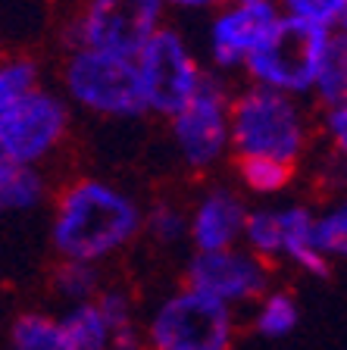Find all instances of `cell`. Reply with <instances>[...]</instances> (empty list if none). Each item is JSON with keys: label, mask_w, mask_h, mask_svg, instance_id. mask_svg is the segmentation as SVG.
<instances>
[{"label": "cell", "mask_w": 347, "mask_h": 350, "mask_svg": "<svg viewBox=\"0 0 347 350\" xmlns=\"http://www.w3.org/2000/svg\"><path fill=\"white\" fill-rule=\"evenodd\" d=\"M144 228V213L125 191L103 178H79L66 185L53 206L51 241L60 260H110Z\"/></svg>", "instance_id": "1"}, {"label": "cell", "mask_w": 347, "mask_h": 350, "mask_svg": "<svg viewBox=\"0 0 347 350\" xmlns=\"http://www.w3.org/2000/svg\"><path fill=\"white\" fill-rule=\"evenodd\" d=\"M307 150V116L297 97L250 85L231 100V153L294 166Z\"/></svg>", "instance_id": "2"}, {"label": "cell", "mask_w": 347, "mask_h": 350, "mask_svg": "<svg viewBox=\"0 0 347 350\" xmlns=\"http://www.w3.org/2000/svg\"><path fill=\"white\" fill-rule=\"evenodd\" d=\"M63 91L75 107L103 119L147 116V94L138 59L79 47L63 66Z\"/></svg>", "instance_id": "3"}, {"label": "cell", "mask_w": 347, "mask_h": 350, "mask_svg": "<svg viewBox=\"0 0 347 350\" xmlns=\"http://www.w3.org/2000/svg\"><path fill=\"white\" fill-rule=\"evenodd\" d=\"M329 41H332L329 29H319L313 22L294 19V16H282L272 35L250 53L244 72L250 85L269 88L279 94H313Z\"/></svg>", "instance_id": "4"}, {"label": "cell", "mask_w": 347, "mask_h": 350, "mask_svg": "<svg viewBox=\"0 0 347 350\" xmlns=\"http://www.w3.org/2000/svg\"><path fill=\"white\" fill-rule=\"evenodd\" d=\"M144 332L151 350H229L235 310L185 284L153 310Z\"/></svg>", "instance_id": "5"}, {"label": "cell", "mask_w": 347, "mask_h": 350, "mask_svg": "<svg viewBox=\"0 0 347 350\" xmlns=\"http://www.w3.org/2000/svg\"><path fill=\"white\" fill-rule=\"evenodd\" d=\"M163 10L166 0H88L73 22V51L91 47L138 59V53L163 29Z\"/></svg>", "instance_id": "6"}, {"label": "cell", "mask_w": 347, "mask_h": 350, "mask_svg": "<svg viewBox=\"0 0 347 350\" xmlns=\"http://www.w3.org/2000/svg\"><path fill=\"white\" fill-rule=\"evenodd\" d=\"M231 100L222 75L207 72L188 107L169 119L172 144L188 169H213L231 153Z\"/></svg>", "instance_id": "7"}, {"label": "cell", "mask_w": 347, "mask_h": 350, "mask_svg": "<svg viewBox=\"0 0 347 350\" xmlns=\"http://www.w3.org/2000/svg\"><path fill=\"white\" fill-rule=\"evenodd\" d=\"M69 131V107L60 94L38 88L35 94L0 107V160L38 166Z\"/></svg>", "instance_id": "8"}, {"label": "cell", "mask_w": 347, "mask_h": 350, "mask_svg": "<svg viewBox=\"0 0 347 350\" xmlns=\"http://www.w3.org/2000/svg\"><path fill=\"white\" fill-rule=\"evenodd\" d=\"M138 69H141L151 113L166 119L188 107V100L201 91L203 75H207L191 53L188 41L169 25H163L144 51L138 53Z\"/></svg>", "instance_id": "9"}, {"label": "cell", "mask_w": 347, "mask_h": 350, "mask_svg": "<svg viewBox=\"0 0 347 350\" xmlns=\"http://www.w3.org/2000/svg\"><path fill=\"white\" fill-rule=\"evenodd\" d=\"M185 282H188V288L231 306V310L244 304H257L263 294L272 291L266 260H260L247 247L194 254L188 260Z\"/></svg>", "instance_id": "10"}, {"label": "cell", "mask_w": 347, "mask_h": 350, "mask_svg": "<svg viewBox=\"0 0 347 350\" xmlns=\"http://www.w3.org/2000/svg\"><path fill=\"white\" fill-rule=\"evenodd\" d=\"M279 0H250V3H222L210 22V59L213 72L244 69L250 53L272 35L282 19Z\"/></svg>", "instance_id": "11"}, {"label": "cell", "mask_w": 347, "mask_h": 350, "mask_svg": "<svg viewBox=\"0 0 347 350\" xmlns=\"http://www.w3.org/2000/svg\"><path fill=\"white\" fill-rule=\"evenodd\" d=\"M250 206L235 188L216 185L197 200L191 210V234L194 254H213V250H231L244 241V226Z\"/></svg>", "instance_id": "12"}, {"label": "cell", "mask_w": 347, "mask_h": 350, "mask_svg": "<svg viewBox=\"0 0 347 350\" xmlns=\"http://www.w3.org/2000/svg\"><path fill=\"white\" fill-rule=\"evenodd\" d=\"M282 260L316 278L332 269V260L316 244V213L310 206H282Z\"/></svg>", "instance_id": "13"}, {"label": "cell", "mask_w": 347, "mask_h": 350, "mask_svg": "<svg viewBox=\"0 0 347 350\" xmlns=\"http://www.w3.org/2000/svg\"><path fill=\"white\" fill-rule=\"evenodd\" d=\"M10 347L13 350H79L73 335L66 332L63 319L41 310L19 313L10 325Z\"/></svg>", "instance_id": "14"}, {"label": "cell", "mask_w": 347, "mask_h": 350, "mask_svg": "<svg viewBox=\"0 0 347 350\" xmlns=\"http://www.w3.org/2000/svg\"><path fill=\"white\" fill-rule=\"evenodd\" d=\"M47 197V178L38 166L0 160V206L10 213L38 210Z\"/></svg>", "instance_id": "15"}, {"label": "cell", "mask_w": 347, "mask_h": 350, "mask_svg": "<svg viewBox=\"0 0 347 350\" xmlns=\"http://www.w3.org/2000/svg\"><path fill=\"white\" fill-rule=\"evenodd\" d=\"M253 332L260 338H285L300 322L297 300L288 291H269L253 304Z\"/></svg>", "instance_id": "16"}, {"label": "cell", "mask_w": 347, "mask_h": 350, "mask_svg": "<svg viewBox=\"0 0 347 350\" xmlns=\"http://www.w3.org/2000/svg\"><path fill=\"white\" fill-rule=\"evenodd\" d=\"M60 319H63L66 332L73 335V341L79 344V350H110L113 328H110V322L103 319L97 300L69 306Z\"/></svg>", "instance_id": "17"}, {"label": "cell", "mask_w": 347, "mask_h": 350, "mask_svg": "<svg viewBox=\"0 0 347 350\" xmlns=\"http://www.w3.org/2000/svg\"><path fill=\"white\" fill-rule=\"evenodd\" d=\"M313 94L326 107L347 100V31H332V41H329L326 59H322V69H319V79Z\"/></svg>", "instance_id": "18"}, {"label": "cell", "mask_w": 347, "mask_h": 350, "mask_svg": "<svg viewBox=\"0 0 347 350\" xmlns=\"http://www.w3.org/2000/svg\"><path fill=\"white\" fill-rule=\"evenodd\" d=\"M53 291L69 306L88 304V300L101 297V269L97 262H81V260H60L57 272H53Z\"/></svg>", "instance_id": "19"}, {"label": "cell", "mask_w": 347, "mask_h": 350, "mask_svg": "<svg viewBox=\"0 0 347 350\" xmlns=\"http://www.w3.org/2000/svg\"><path fill=\"white\" fill-rule=\"evenodd\" d=\"M244 247L260 260L282 256V210H269V206L250 210L244 226Z\"/></svg>", "instance_id": "20"}, {"label": "cell", "mask_w": 347, "mask_h": 350, "mask_svg": "<svg viewBox=\"0 0 347 350\" xmlns=\"http://www.w3.org/2000/svg\"><path fill=\"white\" fill-rule=\"evenodd\" d=\"M238 178L253 194H279L291 185L294 166L282 160H266V157H247V160H238Z\"/></svg>", "instance_id": "21"}, {"label": "cell", "mask_w": 347, "mask_h": 350, "mask_svg": "<svg viewBox=\"0 0 347 350\" xmlns=\"http://www.w3.org/2000/svg\"><path fill=\"white\" fill-rule=\"evenodd\" d=\"M316 244L329 260H347V194L316 213Z\"/></svg>", "instance_id": "22"}, {"label": "cell", "mask_w": 347, "mask_h": 350, "mask_svg": "<svg viewBox=\"0 0 347 350\" xmlns=\"http://www.w3.org/2000/svg\"><path fill=\"white\" fill-rule=\"evenodd\" d=\"M144 232L157 244H179L181 238L191 234V216H185L175 204L159 200L144 213Z\"/></svg>", "instance_id": "23"}, {"label": "cell", "mask_w": 347, "mask_h": 350, "mask_svg": "<svg viewBox=\"0 0 347 350\" xmlns=\"http://www.w3.org/2000/svg\"><path fill=\"white\" fill-rule=\"evenodd\" d=\"M38 88H41V81H38V66L31 63V59L13 57L0 66V107L35 94Z\"/></svg>", "instance_id": "24"}, {"label": "cell", "mask_w": 347, "mask_h": 350, "mask_svg": "<svg viewBox=\"0 0 347 350\" xmlns=\"http://www.w3.org/2000/svg\"><path fill=\"white\" fill-rule=\"evenodd\" d=\"M285 16L313 22L319 29L338 31L347 16V0H279Z\"/></svg>", "instance_id": "25"}, {"label": "cell", "mask_w": 347, "mask_h": 350, "mask_svg": "<svg viewBox=\"0 0 347 350\" xmlns=\"http://www.w3.org/2000/svg\"><path fill=\"white\" fill-rule=\"evenodd\" d=\"M97 306H101L103 319L110 322L113 332L135 322V304H131L129 291H123V288H103L101 297H97Z\"/></svg>", "instance_id": "26"}, {"label": "cell", "mask_w": 347, "mask_h": 350, "mask_svg": "<svg viewBox=\"0 0 347 350\" xmlns=\"http://www.w3.org/2000/svg\"><path fill=\"white\" fill-rule=\"evenodd\" d=\"M322 131H326L329 144L338 157H347V100L326 107V119H322Z\"/></svg>", "instance_id": "27"}, {"label": "cell", "mask_w": 347, "mask_h": 350, "mask_svg": "<svg viewBox=\"0 0 347 350\" xmlns=\"http://www.w3.org/2000/svg\"><path fill=\"white\" fill-rule=\"evenodd\" d=\"M110 350H151V344H147V332H141L138 322L116 328L113 338H110Z\"/></svg>", "instance_id": "28"}, {"label": "cell", "mask_w": 347, "mask_h": 350, "mask_svg": "<svg viewBox=\"0 0 347 350\" xmlns=\"http://www.w3.org/2000/svg\"><path fill=\"white\" fill-rule=\"evenodd\" d=\"M229 0H166V7H179V10H203V7H222Z\"/></svg>", "instance_id": "29"}, {"label": "cell", "mask_w": 347, "mask_h": 350, "mask_svg": "<svg viewBox=\"0 0 347 350\" xmlns=\"http://www.w3.org/2000/svg\"><path fill=\"white\" fill-rule=\"evenodd\" d=\"M341 31H347V16H344V22H341Z\"/></svg>", "instance_id": "30"}, {"label": "cell", "mask_w": 347, "mask_h": 350, "mask_svg": "<svg viewBox=\"0 0 347 350\" xmlns=\"http://www.w3.org/2000/svg\"><path fill=\"white\" fill-rule=\"evenodd\" d=\"M229 3H250V0H229Z\"/></svg>", "instance_id": "31"}]
</instances>
